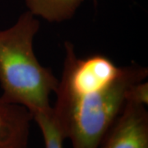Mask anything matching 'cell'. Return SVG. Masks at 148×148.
Listing matches in <instances>:
<instances>
[{"label":"cell","mask_w":148,"mask_h":148,"mask_svg":"<svg viewBox=\"0 0 148 148\" xmlns=\"http://www.w3.org/2000/svg\"><path fill=\"white\" fill-rule=\"evenodd\" d=\"M147 77V68L132 64L121 67L116 78L105 86L73 91L58 85L52 115L64 140L72 148L99 147L132 87Z\"/></svg>","instance_id":"6da1fadb"},{"label":"cell","mask_w":148,"mask_h":148,"mask_svg":"<svg viewBox=\"0 0 148 148\" xmlns=\"http://www.w3.org/2000/svg\"><path fill=\"white\" fill-rule=\"evenodd\" d=\"M39 30L38 18L28 11L12 27L0 30V97L27 108L32 117L52 109L49 96L59 82L36 56L33 44Z\"/></svg>","instance_id":"7a4b0ae2"},{"label":"cell","mask_w":148,"mask_h":148,"mask_svg":"<svg viewBox=\"0 0 148 148\" xmlns=\"http://www.w3.org/2000/svg\"><path fill=\"white\" fill-rule=\"evenodd\" d=\"M127 99L98 148H148V111Z\"/></svg>","instance_id":"3957f363"},{"label":"cell","mask_w":148,"mask_h":148,"mask_svg":"<svg viewBox=\"0 0 148 148\" xmlns=\"http://www.w3.org/2000/svg\"><path fill=\"white\" fill-rule=\"evenodd\" d=\"M32 113L0 97V148H28Z\"/></svg>","instance_id":"277c9868"},{"label":"cell","mask_w":148,"mask_h":148,"mask_svg":"<svg viewBox=\"0 0 148 148\" xmlns=\"http://www.w3.org/2000/svg\"><path fill=\"white\" fill-rule=\"evenodd\" d=\"M84 0H25L33 16L51 23H60L73 18Z\"/></svg>","instance_id":"5b68a950"},{"label":"cell","mask_w":148,"mask_h":148,"mask_svg":"<svg viewBox=\"0 0 148 148\" xmlns=\"http://www.w3.org/2000/svg\"><path fill=\"white\" fill-rule=\"evenodd\" d=\"M42 133L45 148H63L64 138L53 121L52 109L47 112L40 113L33 116Z\"/></svg>","instance_id":"8992f818"}]
</instances>
